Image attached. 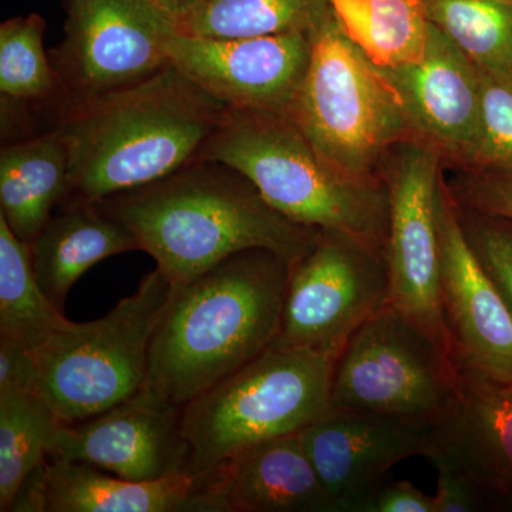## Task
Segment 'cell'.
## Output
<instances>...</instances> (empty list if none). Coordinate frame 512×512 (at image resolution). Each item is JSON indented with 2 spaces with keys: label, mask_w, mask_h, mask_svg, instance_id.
Wrapping results in <instances>:
<instances>
[{
  "label": "cell",
  "mask_w": 512,
  "mask_h": 512,
  "mask_svg": "<svg viewBox=\"0 0 512 512\" xmlns=\"http://www.w3.org/2000/svg\"><path fill=\"white\" fill-rule=\"evenodd\" d=\"M99 202L133 231L140 251L173 285L248 249H268L293 264L322 232L279 214L235 168L201 158Z\"/></svg>",
  "instance_id": "cell-2"
},
{
  "label": "cell",
  "mask_w": 512,
  "mask_h": 512,
  "mask_svg": "<svg viewBox=\"0 0 512 512\" xmlns=\"http://www.w3.org/2000/svg\"><path fill=\"white\" fill-rule=\"evenodd\" d=\"M457 197L466 210L512 221V170H478Z\"/></svg>",
  "instance_id": "cell-30"
},
{
  "label": "cell",
  "mask_w": 512,
  "mask_h": 512,
  "mask_svg": "<svg viewBox=\"0 0 512 512\" xmlns=\"http://www.w3.org/2000/svg\"><path fill=\"white\" fill-rule=\"evenodd\" d=\"M153 2L177 23L178 20L184 19L185 16L204 5L207 0H153Z\"/></svg>",
  "instance_id": "cell-34"
},
{
  "label": "cell",
  "mask_w": 512,
  "mask_h": 512,
  "mask_svg": "<svg viewBox=\"0 0 512 512\" xmlns=\"http://www.w3.org/2000/svg\"><path fill=\"white\" fill-rule=\"evenodd\" d=\"M346 36L383 70L419 63L430 20L424 0H329Z\"/></svg>",
  "instance_id": "cell-22"
},
{
  "label": "cell",
  "mask_w": 512,
  "mask_h": 512,
  "mask_svg": "<svg viewBox=\"0 0 512 512\" xmlns=\"http://www.w3.org/2000/svg\"><path fill=\"white\" fill-rule=\"evenodd\" d=\"M70 154L55 127L0 151V217L32 244L66 198Z\"/></svg>",
  "instance_id": "cell-21"
},
{
  "label": "cell",
  "mask_w": 512,
  "mask_h": 512,
  "mask_svg": "<svg viewBox=\"0 0 512 512\" xmlns=\"http://www.w3.org/2000/svg\"><path fill=\"white\" fill-rule=\"evenodd\" d=\"M228 113L171 63L64 111L53 126L70 154L64 201H103L175 173L200 158Z\"/></svg>",
  "instance_id": "cell-1"
},
{
  "label": "cell",
  "mask_w": 512,
  "mask_h": 512,
  "mask_svg": "<svg viewBox=\"0 0 512 512\" xmlns=\"http://www.w3.org/2000/svg\"><path fill=\"white\" fill-rule=\"evenodd\" d=\"M130 251H140L133 231L100 202L86 201L62 202L30 244L37 282L60 311L84 272Z\"/></svg>",
  "instance_id": "cell-19"
},
{
  "label": "cell",
  "mask_w": 512,
  "mask_h": 512,
  "mask_svg": "<svg viewBox=\"0 0 512 512\" xmlns=\"http://www.w3.org/2000/svg\"><path fill=\"white\" fill-rule=\"evenodd\" d=\"M427 15L474 66L512 79V0H433Z\"/></svg>",
  "instance_id": "cell-26"
},
{
  "label": "cell",
  "mask_w": 512,
  "mask_h": 512,
  "mask_svg": "<svg viewBox=\"0 0 512 512\" xmlns=\"http://www.w3.org/2000/svg\"><path fill=\"white\" fill-rule=\"evenodd\" d=\"M441 185L439 148L430 143L404 147L387 178L389 228L384 256L390 305L416 320L448 350L440 303Z\"/></svg>",
  "instance_id": "cell-11"
},
{
  "label": "cell",
  "mask_w": 512,
  "mask_h": 512,
  "mask_svg": "<svg viewBox=\"0 0 512 512\" xmlns=\"http://www.w3.org/2000/svg\"><path fill=\"white\" fill-rule=\"evenodd\" d=\"M478 76L480 121L470 164L477 170H512V79L481 69Z\"/></svg>",
  "instance_id": "cell-28"
},
{
  "label": "cell",
  "mask_w": 512,
  "mask_h": 512,
  "mask_svg": "<svg viewBox=\"0 0 512 512\" xmlns=\"http://www.w3.org/2000/svg\"><path fill=\"white\" fill-rule=\"evenodd\" d=\"M200 158L235 168L274 210L296 224L370 247L386 245L387 188L330 164L289 117L229 110Z\"/></svg>",
  "instance_id": "cell-4"
},
{
  "label": "cell",
  "mask_w": 512,
  "mask_h": 512,
  "mask_svg": "<svg viewBox=\"0 0 512 512\" xmlns=\"http://www.w3.org/2000/svg\"><path fill=\"white\" fill-rule=\"evenodd\" d=\"M312 57V33L208 39L175 33L168 59L229 110L288 117Z\"/></svg>",
  "instance_id": "cell-12"
},
{
  "label": "cell",
  "mask_w": 512,
  "mask_h": 512,
  "mask_svg": "<svg viewBox=\"0 0 512 512\" xmlns=\"http://www.w3.org/2000/svg\"><path fill=\"white\" fill-rule=\"evenodd\" d=\"M384 72L399 90L414 131L470 163L480 121V76L466 55L430 22L423 60Z\"/></svg>",
  "instance_id": "cell-17"
},
{
  "label": "cell",
  "mask_w": 512,
  "mask_h": 512,
  "mask_svg": "<svg viewBox=\"0 0 512 512\" xmlns=\"http://www.w3.org/2000/svg\"><path fill=\"white\" fill-rule=\"evenodd\" d=\"M35 357L26 346L0 338V392L37 394Z\"/></svg>",
  "instance_id": "cell-32"
},
{
  "label": "cell",
  "mask_w": 512,
  "mask_h": 512,
  "mask_svg": "<svg viewBox=\"0 0 512 512\" xmlns=\"http://www.w3.org/2000/svg\"><path fill=\"white\" fill-rule=\"evenodd\" d=\"M67 322L37 282L30 245L0 217V338L33 353Z\"/></svg>",
  "instance_id": "cell-24"
},
{
  "label": "cell",
  "mask_w": 512,
  "mask_h": 512,
  "mask_svg": "<svg viewBox=\"0 0 512 512\" xmlns=\"http://www.w3.org/2000/svg\"><path fill=\"white\" fill-rule=\"evenodd\" d=\"M288 117L320 156L363 180H373L384 151L414 131L397 87L333 13L312 33L311 63Z\"/></svg>",
  "instance_id": "cell-7"
},
{
  "label": "cell",
  "mask_w": 512,
  "mask_h": 512,
  "mask_svg": "<svg viewBox=\"0 0 512 512\" xmlns=\"http://www.w3.org/2000/svg\"><path fill=\"white\" fill-rule=\"evenodd\" d=\"M426 2V5H429L430 2H433V0H424Z\"/></svg>",
  "instance_id": "cell-35"
},
{
  "label": "cell",
  "mask_w": 512,
  "mask_h": 512,
  "mask_svg": "<svg viewBox=\"0 0 512 512\" xmlns=\"http://www.w3.org/2000/svg\"><path fill=\"white\" fill-rule=\"evenodd\" d=\"M390 301L384 249L322 231L291 265L272 345L336 360L350 338Z\"/></svg>",
  "instance_id": "cell-10"
},
{
  "label": "cell",
  "mask_w": 512,
  "mask_h": 512,
  "mask_svg": "<svg viewBox=\"0 0 512 512\" xmlns=\"http://www.w3.org/2000/svg\"><path fill=\"white\" fill-rule=\"evenodd\" d=\"M456 403L437 423L427 458L463 468L487 505L512 510V382L461 372Z\"/></svg>",
  "instance_id": "cell-18"
},
{
  "label": "cell",
  "mask_w": 512,
  "mask_h": 512,
  "mask_svg": "<svg viewBox=\"0 0 512 512\" xmlns=\"http://www.w3.org/2000/svg\"><path fill=\"white\" fill-rule=\"evenodd\" d=\"M171 291L156 268L103 318L69 320L33 352L37 394L60 423L97 416L150 383L151 338Z\"/></svg>",
  "instance_id": "cell-6"
},
{
  "label": "cell",
  "mask_w": 512,
  "mask_h": 512,
  "mask_svg": "<svg viewBox=\"0 0 512 512\" xmlns=\"http://www.w3.org/2000/svg\"><path fill=\"white\" fill-rule=\"evenodd\" d=\"M175 33L153 0H69L62 43L49 55L56 117L160 72Z\"/></svg>",
  "instance_id": "cell-9"
},
{
  "label": "cell",
  "mask_w": 512,
  "mask_h": 512,
  "mask_svg": "<svg viewBox=\"0 0 512 512\" xmlns=\"http://www.w3.org/2000/svg\"><path fill=\"white\" fill-rule=\"evenodd\" d=\"M440 303L448 352L461 372L512 382V316L461 227L458 205L441 185L437 201Z\"/></svg>",
  "instance_id": "cell-15"
},
{
  "label": "cell",
  "mask_w": 512,
  "mask_h": 512,
  "mask_svg": "<svg viewBox=\"0 0 512 512\" xmlns=\"http://www.w3.org/2000/svg\"><path fill=\"white\" fill-rule=\"evenodd\" d=\"M437 470L434 512H477L487 510L483 491L463 468L443 460H431Z\"/></svg>",
  "instance_id": "cell-31"
},
{
  "label": "cell",
  "mask_w": 512,
  "mask_h": 512,
  "mask_svg": "<svg viewBox=\"0 0 512 512\" xmlns=\"http://www.w3.org/2000/svg\"><path fill=\"white\" fill-rule=\"evenodd\" d=\"M467 211L458 207L468 244L512 316V221Z\"/></svg>",
  "instance_id": "cell-29"
},
{
  "label": "cell",
  "mask_w": 512,
  "mask_h": 512,
  "mask_svg": "<svg viewBox=\"0 0 512 512\" xmlns=\"http://www.w3.org/2000/svg\"><path fill=\"white\" fill-rule=\"evenodd\" d=\"M46 22L37 13L0 26V93L3 99L55 106L57 84L45 50Z\"/></svg>",
  "instance_id": "cell-27"
},
{
  "label": "cell",
  "mask_w": 512,
  "mask_h": 512,
  "mask_svg": "<svg viewBox=\"0 0 512 512\" xmlns=\"http://www.w3.org/2000/svg\"><path fill=\"white\" fill-rule=\"evenodd\" d=\"M183 409L148 383L106 412L60 423L49 458L109 471L134 481L188 474L190 447L183 433Z\"/></svg>",
  "instance_id": "cell-13"
},
{
  "label": "cell",
  "mask_w": 512,
  "mask_h": 512,
  "mask_svg": "<svg viewBox=\"0 0 512 512\" xmlns=\"http://www.w3.org/2000/svg\"><path fill=\"white\" fill-rule=\"evenodd\" d=\"M198 481L174 474L134 481L109 471L47 458L42 512H180L197 511Z\"/></svg>",
  "instance_id": "cell-20"
},
{
  "label": "cell",
  "mask_w": 512,
  "mask_h": 512,
  "mask_svg": "<svg viewBox=\"0 0 512 512\" xmlns=\"http://www.w3.org/2000/svg\"><path fill=\"white\" fill-rule=\"evenodd\" d=\"M57 426L39 394L0 392V511H13L23 485L45 466Z\"/></svg>",
  "instance_id": "cell-25"
},
{
  "label": "cell",
  "mask_w": 512,
  "mask_h": 512,
  "mask_svg": "<svg viewBox=\"0 0 512 512\" xmlns=\"http://www.w3.org/2000/svg\"><path fill=\"white\" fill-rule=\"evenodd\" d=\"M360 512H434V497L409 481L380 484Z\"/></svg>",
  "instance_id": "cell-33"
},
{
  "label": "cell",
  "mask_w": 512,
  "mask_h": 512,
  "mask_svg": "<svg viewBox=\"0 0 512 512\" xmlns=\"http://www.w3.org/2000/svg\"><path fill=\"white\" fill-rule=\"evenodd\" d=\"M291 262L248 249L173 285L150 345V383L185 406L271 348Z\"/></svg>",
  "instance_id": "cell-3"
},
{
  "label": "cell",
  "mask_w": 512,
  "mask_h": 512,
  "mask_svg": "<svg viewBox=\"0 0 512 512\" xmlns=\"http://www.w3.org/2000/svg\"><path fill=\"white\" fill-rule=\"evenodd\" d=\"M457 367L416 320L393 305L372 316L333 365L330 409L423 417L439 423L456 403Z\"/></svg>",
  "instance_id": "cell-8"
},
{
  "label": "cell",
  "mask_w": 512,
  "mask_h": 512,
  "mask_svg": "<svg viewBox=\"0 0 512 512\" xmlns=\"http://www.w3.org/2000/svg\"><path fill=\"white\" fill-rule=\"evenodd\" d=\"M299 436L336 510L360 512L396 464L429 456L437 423L400 414L329 409Z\"/></svg>",
  "instance_id": "cell-14"
},
{
  "label": "cell",
  "mask_w": 512,
  "mask_h": 512,
  "mask_svg": "<svg viewBox=\"0 0 512 512\" xmlns=\"http://www.w3.org/2000/svg\"><path fill=\"white\" fill-rule=\"evenodd\" d=\"M197 481L200 512H338L299 433L249 447Z\"/></svg>",
  "instance_id": "cell-16"
},
{
  "label": "cell",
  "mask_w": 512,
  "mask_h": 512,
  "mask_svg": "<svg viewBox=\"0 0 512 512\" xmlns=\"http://www.w3.org/2000/svg\"><path fill=\"white\" fill-rule=\"evenodd\" d=\"M330 16L329 0H207L175 28L187 36L248 39L313 33Z\"/></svg>",
  "instance_id": "cell-23"
},
{
  "label": "cell",
  "mask_w": 512,
  "mask_h": 512,
  "mask_svg": "<svg viewBox=\"0 0 512 512\" xmlns=\"http://www.w3.org/2000/svg\"><path fill=\"white\" fill-rule=\"evenodd\" d=\"M335 359L272 345L183 409L188 474L207 477L241 451L301 433L330 409Z\"/></svg>",
  "instance_id": "cell-5"
}]
</instances>
